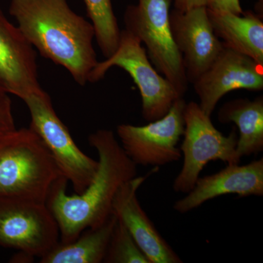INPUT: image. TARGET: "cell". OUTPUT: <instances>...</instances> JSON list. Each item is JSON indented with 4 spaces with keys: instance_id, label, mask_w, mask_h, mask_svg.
<instances>
[{
    "instance_id": "obj_1",
    "label": "cell",
    "mask_w": 263,
    "mask_h": 263,
    "mask_svg": "<svg viewBox=\"0 0 263 263\" xmlns=\"http://www.w3.org/2000/svg\"><path fill=\"white\" fill-rule=\"evenodd\" d=\"M88 139L99 157L94 179L80 195H68V181L60 176L46 200L58 224L61 243L72 241L84 230L103 224L113 214L118 190L138 174V166L126 155L113 132L100 129Z\"/></svg>"
},
{
    "instance_id": "obj_2",
    "label": "cell",
    "mask_w": 263,
    "mask_h": 263,
    "mask_svg": "<svg viewBox=\"0 0 263 263\" xmlns=\"http://www.w3.org/2000/svg\"><path fill=\"white\" fill-rule=\"evenodd\" d=\"M9 12L42 56L68 71L78 84L89 82L99 62L94 27L71 9L67 0H11Z\"/></svg>"
},
{
    "instance_id": "obj_3",
    "label": "cell",
    "mask_w": 263,
    "mask_h": 263,
    "mask_svg": "<svg viewBox=\"0 0 263 263\" xmlns=\"http://www.w3.org/2000/svg\"><path fill=\"white\" fill-rule=\"evenodd\" d=\"M62 176L51 155L30 128L0 142V199L46 202Z\"/></svg>"
},
{
    "instance_id": "obj_4",
    "label": "cell",
    "mask_w": 263,
    "mask_h": 263,
    "mask_svg": "<svg viewBox=\"0 0 263 263\" xmlns=\"http://www.w3.org/2000/svg\"><path fill=\"white\" fill-rule=\"evenodd\" d=\"M113 67L125 70L138 86L142 99V117L147 122L163 117L176 100L183 98L152 65L141 41L126 29L121 31L119 45L113 54L95 66L89 83L101 80Z\"/></svg>"
},
{
    "instance_id": "obj_5",
    "label": "cell",
    "mask_w": 263,
    "mask_h": 263,
    "mask_svg": "<svg viewBox=\"0 0 263 263\" xmlns=\"http://www.w3.org/2000/svg\"><path fill=\"white\" fill-rule=\"evenodd\" d=\"M184 133L180 150L182 167L173 183L175 193H188L195 186L205 166L211 161L227 164H239L237 155L238 136L234 127L228 136L218 130L211 117L195 102L186 103L183 112Z\"/></svg>"
},
{
    "instance_id": "obj_6",
    "label": "cell",
    "mask_w": 263,
    "mask_h": 263,
    "mask_svg": "<svg viewBox=\"0 0 263 263\" xmlns=\"http://www.w3.org/2000/svg\"><path fill=\"white\" fill-rule=\"evenodd\" d=\"M171 0H138L124 13L125 29L146 47L147 55L159 73L176 88L181 97L188 89L182 57L176 48L170 27Z\"/></svg>"
},
{
    "instance_id": "obj_7",
    "label": "cell",
    "mask_w": 263,
    "mask_h": 263,
    "mask_svg": "<svg viewBox=\"0 0 263 263\" xmlns=\"http://www.w3.org/2000/svg\"><path fill=\"white\" fill-rule=\"evenodd\" d=\"M23 100L30 114L29 128L44 143L60 175L72 183L76 193L80 195L94 179L98 160L86 155L76 144L44 90Z\"/></svg>"
},
{
    "instance_id": "obj_8",
    "label": "cell",
    "mask_w": 263,
    "mask_h": 263,
    "mask_svg": "<svg viewBox=\"0 0 263 263\" xmlns=\"http://www.w3.org/2000/svg\"><path fill=\"white\" fill-rule=\"evenodd\" d=\"M60 230L46 202L0 199V246L43 257L60 243Z\"/></svg>"
},
{
    "instance_id": "obj_9",
    "label": "cell",
    "mask_w": 263,
    "mask_h": 263,
    "mask_svg": "<svg viewBox=\"0 0 263 263\" xmlns=\"http://www.w3.org/2000/svg\"><path fill=\"white\" fill-rule=\"evenodd\" d=\"M186 104L184 99H179L168 113L146 125L118 126L121 146L137 166L159 167L181 160L182 155L178 143L184 133Z\"/></svg>"
},
{
    "instance_id": "obj_10",
    "label": "cell",
    "mask_w": 263,
    "mask_h": 263,
    "mask_svg": "<svg viewBox=\"0 0 263 263\" xmlns=\"http://www.w3.org/2000/svg\"><path fill=\"white\" fill-rule=\"evenodd\" d=\"M200 108L211 117L224 95L238 89H263V66L223 43L210 67L193 83Z\"/></svg>"
},
{
    "instance_id": "obj_11",
    "label": "cell",
    "mask_w": 263,
    "mask_h": 263,
    "mask_svg": "<svg viewBox=\"0 0 263 263\" xmlns=\"http://www.w3.org/2000/svg\"><path fill=\"white\" fill-rule=\"evenodd\" d=\"M170 27L189 83L193 84L216 60L223 43L214 32L203 7L170 13Z\"/></svg>"
},
{
    "instance_id": "obj_12",
    "label": "cell",
    "mask_w": 263,
    "mask_h": 263,
    "mask_svg": "<svg viewBox=\"0 0 263 263\" xmlns=\"http://www.w3.org/2000/svg\"><path fill=\"white\" fill-rule=\"evenodd\" d=\"M0 90L22 100L43 90L37 57L20 29L0 8Z\"/></svg>"
},
{
    "instance_id": "obj_13",
    "label": "cell",
    "mask_w": 263,
    "mask_h": 263,
    "mask_svg": "<svg viewBox=\"0 0 263 263\" xmlns=\"http://www.w3.org/2000/svg\"><path fill=\"white\" fill-rule=\"evenodd\" d=\"M146 179V176H137L123 183L114 197L112 212L127 228L150 263L183 262L140 204L137 193Z\"/></svg>"
},
{
    "instance_id": "obj_14",
    "label": "cell",
    "mask_w": 263,
    "mask_h": 263,
    "mask_svg": "<svg viewBox=\"0 0 263 263\" xmlns=\"http://www.w3.org/2000/svg\"><path fill=\"white\" fill-rule=\"evenodd\" d=\"M235 194L240 197L263 196V159L250 163L227 164L216 174L197 179L186 196L175 202L174 209L186 214L216 197Z\"/></svg>"
},
{
    "instance_id": "obj_15",
    "label": "cell",
    "mask_w": 263,
    "mask_h": 263,
    "mask_svg": "<svg viewBox=\"0 0 263 263\" xmlns=\"http://www.w3.org/2000/svg\"><path fill=\"white\" fill-rule=\"evenodd\" d=\"M207 10L214 32L221 42L263 66L262 19L251 12L238 15Z\"/></svg>"
},
{
    "instance_id": "obj_16",
    "label": "cell",
    "mask_w": 263,
    "mask_h": 263,
    "mask_svg": "<svg viewBox=\"0 0 263 263\" xmlns=\"http://www.w3.org/2000/svg\"><path fill=\"white\" fill-rule=\"evenodd\" d=\"M222 124L235 123L239 131L237 155L240 159L263 151V97L253 100L235 99L224 103L218 112Z\"/></svg>"
},
{
    "instance_id": "obj_17",
    "label": "cell",
    "mask_w": 263,
    "mask_h": 263,
    "mask_svg": "<svg viewBox=\"0 0 263 263\" xmlns=\"http://www.w3.org/2000/svg\"><path fill=\"white\" fill-rule=\"evenodd\" d=\"M117 217L112 214L103 224L84 230L75 240L59 243L46 255L41 263L103 262Z\"/></svg>"
},
{
    "instance_id": "obj_18",
    "label": "cell",
    "mask_w": 263,
    "mask_h": 263,
    "mask_svg": "<svg viewBox=\"0 0 263 263\" xmlns=\"http://www.w3.org/2000/svg\"><path fill=\"white\" fill-rule=\"evenodd\" d=\"M91 23L95 29V39L105 58L117 50L121 30L114 14L111 0H84Z\"/></svg>"
},
{
    "instance_id": "obj_19",
    "label": "cell",
    "mask_w": 263,
    "mask_h": 263,
    "mask_svg": "<svg viewBox=\"0 0 263 263\" xmlns=\"http://www.w3.org/2000/svg\"><path fill=\"white\" fill-rule=\"evenodd\" d=\"M103 262L150 263L125 226L117 219Z\"/></svg>"
},
{
    "instance_id": "obj_20",
    "label": "cell",
    "mask_w": 263,
    "mask_h": 263,
    "mask_svg": "<svg viewBox=\"0 0 263 263\" xmlns=\"http://www.w3.org/2000/svg\"><path fill=\"white\" fill-rule=\"evenodd\" d=\"M175 9L186 10L192 8H203L215 12H230L235 14L243 13L240 0H171Z\"/></svg>"
},
{
    "instance_id": "obj_21",
    "label": "cell",
    "mask_w": 263,
    "mask_h": 263,
    "mask_svg": "<svg viewBox=\"0 0 263 263\" xmlns=\"http://www.w3.org/2000/svg\"><path fill=\"white\" fill-rule=\"evenodd\" d=\"M16 129L10 95L0 90V142Z\"/></svg>"
}]
</instances>
